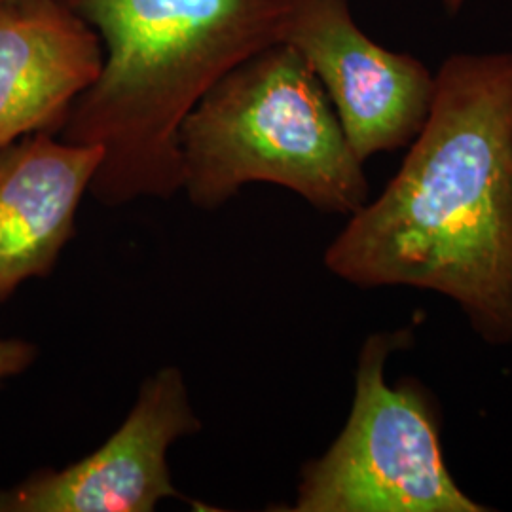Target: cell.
<instances>
[{"label":"cell","instance_id":"52a82bcc","mask_svg":"<svg viewBox=\"0 0 512 512\" xmlns=\"http://www.w3.org/2000/svg\"><path fill=\"white\" fill-rule=\"evenodd\" d=\"M103 59L99 35L63 0L0 4V150L27 135H59Z\"/></svg>","mask_w":512,"mask_h":512},{"label":"cell","instance_id":"ba28073f","mask_svg":"<svg viewBox=\"0 0 512 512\" xmlns=\"http://www.w3.org/2000/svg\"><path fill=\"white\" fill-rule=\"evenodd\" d=\"M103 150L35 133L0 150V306L52 274Z\"/></svg>","mask_w":512,"mask_h":512},{"label":"cell","instance_id":"30bf717a","mask_svg":"<svg viewBox=\"0 0 512 512\" xmlns=\"http://www.w3.org/2000/svg\"><path fill=\"white\" fill-rule=\"evenodd\" d=\"M467 2H469V0H442V4H444V8H446V12H448L450 16H456V14H459Z\"/></svg>","mask_w":512,"mask_h":512},{"label":"cell","instance_id":"6da1fadb","mask_svg":"<svg viewBox=\"0 0 512 512\" xmlns=\"http://www.w3.org/2000/svg\"><path fill=\"white\" fill-rule=\"evenodd\" d=\"M374 202L330 241V274L361 289L452 300L476 336L512 344V54H456L425 126Z\"/></svg>","mask_w":512,"mask_h":512},{"label":"cell","instance_id":"8fae6325","mask_svg":"<svg viewBox=\"0 0 512 512\" xmlns=\"http://www.w3.org/2000/svg\"><path fill=\"white\" fill-rule=\"evenodd\" d=\"M6 2H12V0H0V4H6Z\"/></svg>","mask_w":512,"mask_h":512},{"label":"cell","instance_id":"7a4b0ae2","mask_svg":"<svg viewBox=\"0 0 512 512\" xmlns=\"http://www.w3.org/2000/svg\"><path fill=\"white\" fill-rule=\"evenodd\" d=\"M99 35L101 73L57 137L103 150L105 207L183 190L179 131L220 78L283 42L294 0H63Z\"/></svg>","mask_w":512,"mask_h":512},{"label":"cell","instance_id":"8992f818","mask_svg":"<svg viewBox=\"0 0 512 512\" xmlns=\"http://www.w3.org/2000/svg\"><path fill=\"white\" fill-rule=\"evenodd\" d=\"M200 431L181 368L162 366L95 452L2 488L0 512H152L160 501L179 497L167 461L171 446Z\"/></svg>","mask_w":512,"mask_h":512},{"label":"cell","instance_id":"3957f363","mask_svg":"<svg viewBox=\"0 0 512 512\" xmlns=\"http://www.w3.org/2000/svg\"><path fill=\"white\" fill-rule=\"evenodd\" d=\"M188 202L215 211L247 184L281 186L330 215L368 202L365 162L321 82L287 42L251 55L203 95L179 131Z\"/></svg>","mask_w":512,"mask_h":512},{"label":"cell","instance_id":"277c9868","mask_svg":"<svg viewBox=\"0 0 512 512\" xmlns=\"http://www.w3.org/2000/svg\"><path fill=\"white\" fill-rule=\"evenodd\" d=\"M412 329L368 336L359 351L348 421L308 461L291 512H484L446 467L437 404L416 380L387 384L385 363Z\"/></svg>","mask_w":512,"mask_h":512},{"label":"cell","instance_id":"5b68a950","mask_svg":"<svg viewBox=\"0 0 512 512\" xmlns=\"http://www.w3.org/2000/svg\"><path fill=\"white\" fill-rule=\"evenodd\" d=\"M283 42L310 65L361 162L418 137L435 99V74L366 37L349 0H294Z\"/></svg>","mask_w":512,"mask_h":512},{"label":"cell","instance_id":"9c48e42d","mask_svg":"<svg viewBox=\"0 0 512 512\" xmlns=\"http://www.w3.org/2000/svg\"><path fill=\"white\" fill-rule=\"evenodd\" d=\"M38 348L23 338H0V384L35 365Z\"/></svg>","mask_w":512,"mask_h":512}]
</instances>
